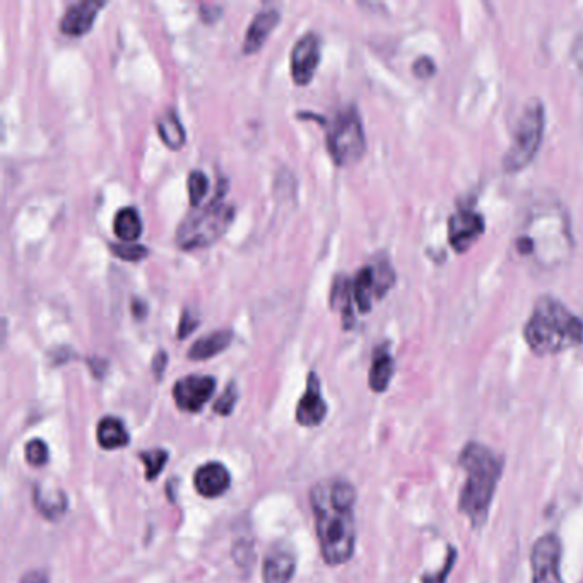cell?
I'll list each match as a JSON object with an SVG mask.
<instances>
[{
  "instance_id": "cell-1",
  "label": "cell",
  "mask_w": 583,
  "mask_h": 583,
  "mask_svg": "<svg viewBox=\"0 0 583 583\" xmlns=\"http://www.w3.org/2000/svg\"><path fill=\"white\" fill-rule=\"evenodd\" d=\"M318 542L323 561L331 567L348 563L356 546V491L346 479L322 481L312 489Z\"/></svg>"
},
{
  "instance_id": "cell-2",
  "label": "cell",
  "mask_w": 583,
  "mask_h": 583,
  "mask_svg": "<svg viewBox=\"0 0 583 583\" xmlns=\"http://www.w3.org/2000/svg\"><path fill=\"white\" fill-rule=\"evenodd\" d=\"M514 249L518 257L542 269L565 262L573 249V238L563 207L560 204H537L524 219Z\"/></svg>"
},
{
  "instance_id": "cell-3",
  "label": "cell",
  "mask_w": 583,
  "mask_h": 583,
  "mask_svg": "<svg viewBox=\"0 0 583 583\" xmlns=\"http://www.w3.org/2000/svg\"><path fill=\"white\" fill-rule=\"evenodd\" d=\"M459 462L466 470V483L460 491L459 508L474 527H481L487 520L496 493L503 460L483 443L469 442Z\"/></svg>"
},
{
  "instance_id": "cell-4",
  "label": "cell",
  "mask_w": 583,
  "mask_h": 583,
  "mask_svg": "<svg viewBox=\"0 0 583 583\" xmlns=\"http://www.w3.org/2000/svg\"><path fill=\"white\" fill-rule=\"evenodd\" d=\"M533 354L551 356L583 344V322L554 296H541L524 327Z\"/></svg>"
},
{
  "instance_id": "cell-5",
  "label": "cell",
  "mask_w": 583,
  "mask_h": 583,
  "mask_svg": "<svg viewBox=\"0 0 583 583\" xmlns=\"http://www.w3.org/2000/svg\"><path fill=\"white\" fill-rule=\"evenodd\" d=\"M224 190L217 194L204 209H197L185 217L177 230V241L184 251L204 249L213 245L233 223L234 207L223 202Z\"/></svg>"
},
{
  "instance_id": "cell-6",
  "label": "cell",
  "mask_w": 583,
  "mask_h": 583,
  "mask_svg": "<svg viewBox=\"0 0 583 583\" xmlns=\"http://www.w3.org/2000/svg\"><path fill=\"white\" fill-rule=\"evenodd\" d=\"M546 127V110L542 101L533 98L529 101L522 115L518 117L510 148L503 156V169L506 173H517L533 163L537 150L542 144Z\"/></svg>"
},
{
  "instance_id": "cell-7",
  "label": "cell",
  "mask_w": 583,
  "mask_h": 583,
  "mask_svg": "<svg viewBox=\"0 0 583 583\" xmlns=\"http://www.w3.org/2000/svg\"><path fill=\"white\" fill-rule=\"evenodd\" d=\"M327 150L337 167L358 163L367 150L363 122L354 106L339 112L327 132Z\"/></svg>"
},
{
  "instance_id": "cell-8",
  "label": "cell",
  "mask_w": 583,
  "mask_h": 583,
  "mask_svg": "<svg viewBox=\"0 0 583 583\" xmlns=\"http://www.w3.org/2000/svg\"><path fill=\"white\" fill-rule=\"evenodd\" d=\"M561 542L554 533L537 539L531 554L533 583H565L561 577Z\"/></svg>"
},
{
  "instance_id": "cell-9",
  "label": "cell",
  "mask_w": 583,
  "mask_h": 583,
  "mask_svg": "<svg viewBox=\"0 0 583 583\" xmlns=\"http://www.w3.org/2000/svg\"><path fill=\"white\" fill-rule=\"evenodd\" d=\"M216 390V380L213 377L190 375L178 380L173 387V399L185 413H199L211 400Z\"/></svg>"
},
{
  "instance_id": "cell-10",
  "label": "cell",
  "mask_w": 583,
  "mask_h": 583,
  "mask_svg": "<svg viewBox=\"0 0 583 583\" xmlns=\"http://www.w3.org/2000/svg\"><path fill=\"white\" fill-rule=\"evenodd\" d=\"M322 43L317 33H306L296 41L291 51V76L298 86H306L314 79L320 64Z\"/></svg>"
},
{
  "instance_id": "cell-11",
  "label": "cell",
  "mask_w": 583,
  "mask_h": 583,
  "mask_svg": "<svg viewBox=\"0 0 583 583\" xmlns=\"http://www.w3.org/2000/svg\"><path fill=\"white\" fill-rule=\"evenodd\" d=\"M486 223L483 216L472 209H457L449 219V241L451 249L464 253L484 233Z\"/></svg>"
},
{
  "instance_id": "cell-12",
  "label": "cell",
  "mask_w": 583,
  "mask_h": 583,
  "mask_svg": "<svg viewBox=\"0 0 583 583\" xmlns=\"http://www.w3.org/2000/svg\"><path fill=\"white\" fill-rule=\"evenodd\" d=\"M325 416H327V404L322 397L317 373L312 371L308 375L305 396L301 397L300 404L296 407V421L300 423L301 426L314 428V426H318L325 419Z\"/></svg>"
},
{
  "instance_id": "cell-13",
  "label": "cell",
  "mask_w": 583,
  "mask_h": 583,
  "mask_svg": "<svg viewBox=\"0 0 583 583\" xmlns=\"http://www.w3.org/2000/svg\"><path fill=\"white\" fill-rule=\"evenodd\" d=\"M105 7V2L84 0L72 4L60 21V32L68 36H83L89 33L98 13Z\"/></svg>"
},
{
  "instance_id": "cell-14",
  "label": "cell",
  "mask_w": 583,
  "mask_h": 583,
  "mask_svg": "<svg viewBox=\"0 0 583 583\" xmlns=\"http://www.w3.org/2000/svg\"><path fill=\"white\" fill-rule=\"evenodd\" d=\"M194 484L200 496L217 498L223 496L232 484V476L228 469L219 462H209L197 469L194 476Z\"/></svg>"
},
{
  "instance_id": "cell-15",
  "label": "cell",
  "mask_w": 583,
  "mask_h": 583,
  "mask_svg": "<svg viewBox=\"0 0 583 583\" xmlns=\"http://www.w3.org/2000/svg\"><path fill=\"white\" fill-rule=\"evenodd\" d=\"M296 571V558L293 551L276 546L269 551L262 567L264 583H289Z\"/></svg>"
},
{
  "instance_id": "cell-16",
  "label": "cell",
  "mask_w": 583,
  "mask_h": 583,
  "mask_svg": "<svg viewBox=\"0 0 583 583\" xmlns=\"http://www.w3.org/2000/svg\"><path fill=\"white\" fill-rule=\"evenodd\" d=\"M279 21H281V14L278 9H264L253 17V21L249 26V32L245 34L243 53L251 55V53L260 50L264 47L269 34L272 33L274 28L279 24Z\"/></svg>"
},
{
  "instance_id": "cell-17",
  "label": "cell",
  "mask_w": 583,
  "mask_h": 583,
  "mask_svg": "<svg viewBox=\"0 0 583 583\" xmlns=\"http://www.w3.org/2000/svg\"><path fill=\"white\" fill-rule=\"evenodd\" d=\"M33 501L36 510L40 512V515L50 520V522L60 520L66 515V495L57 487H45V486L38 484L34 487Z\"/></svg>"
},
{
  "instance_id": "cell-18",
  "label": "cell",
  "mask_w": 583,
  "mask_h": 583,
  "mask_svg": "<svg viewBox=\"0 0 583 583\" xmlns=\"http://www.w3.org/2000/svg\"><path fill=\"white\" fill-rule=\"evenodd\" d=\"M96 438L101 449L105 451H118L129 445L131 436L125 424L118 417L106 416L98 423Z\"/></svg>"
},
{
  "instance_id": "cell-19",
  "label": "cell",
  "mask_w": 583,
  "mask_h": 583,
  "mask_svg": "<svg viewBox=\"0 0 583 583\" xmlns=\"http://www.w3.org/2000/svg\"><path fill=\"white\" fill-rule=\"evenodd\" d=\"M233 341V332L232 331H216L211 332L205 337H200L196 341V344L188 351V358L194 361H204L211 360L217 356L219 352L228 350Z\"/></svg>"
},
{
  "instance_id": "cell-20",
  "label": "cell",
  "mask_w": 583,
  "mask_h": 583,
  "mask_svg": "<svg viewBox=\"0 0 583 583\" xmlns=\"http://www.w3.org/2000/svg\"><path fill=\"white\" fill-rule=\"evenodd\" d=\"M392 377H394V358L387 348H378L375 351L371 368H369V377H368L371 390L377 394H382L388 388Z\"/></svg>"
},
{
  "instance_id": "cell-21",
  "label": "cell",
  "mask_w": 583,
  "mask_h": 583,
  "mask_svg": "<svg viewBox=\"0 0 583 583\" xmlns=\"http://www.w3.org/2000/svg\"><path fill=\"white\" fill-rule=\"evenodd\" d=\"M352 296L356 306L361 314H368L373 306V298L377 296V284H375V272L373 266L363 267L354 278L352 283Z\"/></svg>"
},
{
  "instance_id": "cell-22",
  "label": "cell",
  "mask_w": 583,
  "mask_h": 583,
  "mask_svg": "<svg viewBox=\"0 0 583 583\" xmlns=\"http://www.w3.org/2000/svg\"><path fill=\"white\" fill-rule=\"evenodd\" d=\"M156 129L169 150H178L185 144V131L175 110L163 112L156 120Z\"/></svg>"
},
{
  "instance_id": "cell-23",
  "label": "cell",
  "mask_w": 583,
  "mask_h": 583,
  "mask_svg": "<svg viewBox=\"0 0 583 583\" xmlns=\"http://www.w3.org/2000/svg\"><path fill=\"white\" fill-rule=\"evenodd\" d=\"M352 283L346 276L339 274L332 283V291H331V306L332 310H337L342 314V322L344 327L350 329L354 322L352 310H351V300H352Z\"/></svg>"
},
{
  "instance_id": "cell-24",
  "label": "cell",
  "mask_w": 583,
  "mask_h": 583,
  "mask_svg": "<svg viewBox=\"0 0 583 583\" xmlns=\"http://www.w3.org/2000/svg\"><path fill=\"white\" fill-rule=\"evenodd\" d=\"M114 232L122 241H135L142 233V221L133 207H125L118 211L114 221Z\"/></svg>"
},
{
  "instance_id": "cell-25",
  "label": "cell",
  "mask_w": 583,
  "mask_h": 583,
  "mask_svg": "<svg viewBox=\"0 0 583 583\" xmlns=\"http://www.w3.org/2000/svg\"><path fill=\"white\" fill-rule=\"evenodd\" d=\"M139 457H141L142 464L146 467V479L148 481L156 479L161 474V470L167 466L168 453L165 451H161V449L142 451Z\"/></svg>"
},
{
  "instance_id": "cell-26",
  "label": "cell",
  "mask_w": 583,
  "mask_h": 583,
  "mask_svg": "<svg viewBox=\"0 0 583 583\" xmlns=\"http://www.w3.org/2000/svg\"><path fill=\"white\" fill-rule=\"evenodd\" d=\"M188 199L194 207H199L200 202L205 199L207 190H209V182L207 177L200 171V169H194L188 175Z\"/></svg>"
},
{
  "instance_id": "cell-27",
  "label": "cell",
  "mask_w": 583,
  "mask_h": 583,
  "mask_svg": "<svg viewBox=\"0 0 583 583\" xmlns=\"http://www.w3.org/2000/svg\"><path fill=\"white\" fill-rule=\"evenodd\" d=\"M24 455H26V462L30 466L41 467L49 462L50 451H49V447H47V443L43 440L34 438V440L26 443Z\"/></svg>"
},
{
  "instance_id": "cell-28",
  "label": "cell",
  "mask_w": 583,
  "mask_h": 583,
  "mask_svg": "<svg viewBox=\"0 0 583 583\" xmlns=\"http://www.w3.org/2000/svg\"><path fill=\"white\" fill-rule=\"evenodd\" d=\"M373 272H375V284H377V298H382L387 295V291L392 287L394 284V270L392 267L388 266V262H378L377 266H373Z\"/></svg>"
},
{
  "instance_id": "cell-29",
  "label": "cell",
  "mask_w": 583,
  "mask_h": 583,
  "mask_svg": "<svg viewBox=\"0 0 583 583\" xmlns=\"http://www.w3.org/2000/svg\"><path fill=\"white\" fill-rule=\"evenodd\" d=\"M110 251L117 255L118 259L127 262H141L150 255V251L144 245H123V243H112Z\"/></svg>"
},
{
  "instance_id": "cell-30",
  "label": "cell",
  "mask_w": 583,
  "mask_h": 583,
  "mask_svg": "<svg viewBox=\"0 0 583 583\" xmlns=\"http://www.w3.org/2000/svg\"><path fill=\"white\" fill-rule=\"evenodd\" d=\"M236 400H238L236 385L230 384L226 387V390L223 392V396L217 399L216 405H214V413L221 414V416H230L233 413Z\"/></svg>"
},
{
  "instance_id": "cell-31",
  "label": "cell",
  "mask_w": 583,
  "mask_h": 583,
  "mask_svg": "<svg viewBox=\"0 0 583 583\" xmlns=\"http://www.w3.org/2000/svg\"><path fill=\"white\" fill-rule=\"evenodd\" d=\"M200 320L194 312L190 310H185L182 314V318H180V323H178V339H185L187 335L194 332L197 327H199Z\"/></svg>"
},
{
  "instance_id": "cell-32",
  "label": "cell",
  "mask_w": 583,
  "mask_h": 583,
  "mask_svg": "<svg viewBox=\"0 0 583 583\" xmlns=\"http://www.w3.org/2000/svg\"><path fill=\"white\" fill-rule=\"evenodd\" d=\"M413 72H414L416 77L426 81V79L433 77L434 72H436V66H434V62L430 57H419L417 60H414V64H413Z\"/></svg>"
},
{
  "instance_id": "cell-33",
  "label": "cell",
  "mask_w": 583,
  "mask_h": 583,
  "mask_svg": "<svg viewBox=\"0 0 583 583\" xmlns=\"http://www.w3.org/2000/svg\"><path fill=\"white\" fill-rule=\"evenodd\" d=\"M453 561H455V551L451 550V556H449V561L447 565L443 567V569L440 571V575H428V577H423V583H445L449 573H451V567H453Z\"/></svg>"
},
{
  "instance_id": "cell-34",
  "label": "cell",
  "mask_w": 583,
  "mask_h": 583,
  "mask_svg": "<svg viewBox=\"0 0 583 583\" xmlns=\"http://www.w3.org/2000/svg\"><path fill=\"white\" fill-rule=\"evenodd\" d=\"M167 352H165V351H159V352L154 356V360H152V371H154V375H156V378H158V380L163 377V373H165V369H167Z\"/></svg>"
},
{
  "instance_id": "cell-35",
  "label": "cell",
  "mask_w": 583,
  "mask_h": 583,
  "mask_svg": "<svg viewBox=\"0 0 583 583\" xmlns=\"http://www.w3.org/2000/svg\"><path fill=\"white\" fill-rule=\"evenodd\" d=\"M131 306H132L133 317L137 318V320H144L146 315H148V305H146V301L141 300V298H133Z\"/></svg>"
},
{
  "instance_id": "cell-36",
  "label": "cell",
  "mask_w": 583,
  "mask_h": 583,
  "mask_svg": "<svg viewBox=\"0 0 583 583\" xmlns=\"http://www.w3.org/2000/svg\"><path fill=\"white\" fill-rule=\"evenodd\" d=\"M21 583H49V578L43 571H30L28 575L23 577Z\"/></svg>"
}]
</instances>
